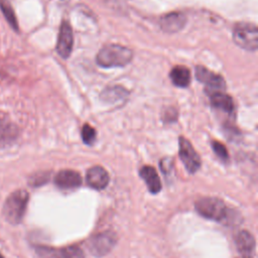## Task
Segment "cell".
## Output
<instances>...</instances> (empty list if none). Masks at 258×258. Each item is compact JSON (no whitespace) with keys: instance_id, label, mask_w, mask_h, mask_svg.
Segmentation results:
<instances>
[{"instance_id":"9c48e42d","label":"cell","mask_w":258,"mask_h":258,"mask_svg":"<svg viewBox=\"0 0 258 258\" xmlns=\"http://www.w3.org/2000/svg\"><path fill=\"white\" fill-rule=\"evenodd\" d=\"M73 44H74V36H73L72 27L68 21H62L59 28V33H58L56 47H55L57 53L63 58L69 57L73 49Z\"/></svg>"},{"instance_id":"603a6c76","label":"cell","mask_w":258,"mask_h":258,"mask_svg":"<svg viewBox=\"0 0 258 258\" xmlns=\"http://www.w3.org/2000/svg\"><path fill=\"white\" fill-rule=\"evenodd\" d=\"M160 168L165 174H168L172 168V160L169 158H164L160 160Z\"/></svg>"},{"instance_id":"7402d4cb","label":"cell","mask_w":258,"mask_h":258,"mask_svg":"<svg viewBox=\"0 0 258 258\" xmlns=\"http://www.w3.org/2000/svg\"><path fill=\"white\" fill-rule=\"evenodd\" d=\"M49 178V173L48 172H37L33 176L30 177L29 183L32 186H40L41 184L45 183Z\"/></svg>"},{"instance_id":"30bf717a","label":"cell","mask_w":258,"mask_h":258,"mask_svg":"<svg viewBox=\"0 0 258 258\" xmlns=\"http://www.w3.org/2000/svg\"><path fill=\"white\" fill-rule=\"evenodd\" d=\"M86 180L90 187L100 190L108 185L110 176L104 167L100 165H95L88 169L86 174Z\"/></svg>"},{"instance_id":"d6986e66","label":"cell","mask_w":258,"mask_h":258,"mask_svg":"<svg viewBox=\"0 0 258 258\" xmlns=\"http://www.w3.org/2000/svg\"><path fill=\"white\" fill-rule=\"evenodd\" d=\"M0 9L3 13V15L5 16L7 22L10 24V26L18 31V23H17V19L14 13V10L10 4V2L8 0H0Z\"/></svg>"},{"instance_id":"6da1fadb","label":"cell","mask_w":258,"mask_h":258,"mask_svg":"<svg viewBox=\"0 0 258 258\" xmlns=\"http://www.w3.org/2000/svg\"><path fill=\"white\" fill-rule=\"evenodd\" d=\"M133 57V52L120 44H106L96 55V62L102 68H120L128 64Z\"/></svg>"},{"instance_id":"5bb4252c","label":"cell","mask_w":258,"mask_h":258,"mask_svg":"<svg viewBox=\"0 0 258 258\" xmlns=\"http://www.w3.org/2000/svg\"><path fill=\"white\" fill-rule=\"evenodd\" d=\"M208 95L210 97L211 104L214 108L228 114H231L234 111L233 99L223 91L208 92Z\"/></svg>"},{"instance_id":"e0dca14e","label":"cell","mask_w":258,"mask_h":258,"mask_svg":"<svg viewBox=\"0 0 258 258\" xmlns=\"http://www.w3.org/2000/svg\"><path fill=\"white\" fill-rule=\"evenodd\" d=\"M169 77L173 85L178 88H185L190 83V72L183 66H175L171 70Z\"/></svg>"},{"instance_id":"4fadbf2b","label":"cell","mask_w":258,"mask_h":258,"mask_svg":"<svg viewBox=\"0 0 258 258\" xmlns=\"http://www.w3.org/2000/svg\"><path fill=\"white\" fill-rule=\"evenodd\" d=\"M185 16L180 12H170L163 15L159 20L160 28L167 33H175L185 25Z\"/></svg>"},{"instance_id":"ba28073f","label":"cell","mask_w":258,"mask_h":258,"mask_svg":"<svg viewBox=\"0 0 258 258\" xmlns=\"http://www.w3.org/2000/svg\"><path fill=\"white\" fill-rule=\"evenodd\" d=\"M196 78L199 82L206 85L207 92L224 91L226 88L224 79L220 75L207 70L205 67L198 66L196 68Z\"/></svg>"},{"instance_id":"3957f363","label":"cell","mask_w":258,"mask_h":258,"mask_svg":"<svg viewBox=\"0 0 258 258\" xmlns=\"http://www.w3.org/2000/svg\"><path fill=\"white\" fill-rule=\"evenodd\" d=\"M196 211L204 218L222 222L228 218V208L224 201L216 197L200 198L195 204Z\"/></svg>"},{"instance_id":"7a4b0ae2","label":"cell","mask_w":258,"mask_h":258,"mask_svg":"<svg viewBox=\"0 0 258 258\" xmlns=\"http://www.w3.org/2000/svg\"><path fill=\"white\" fill-rule=\"evenodd\" d=\"M28 199V192L24 189H17L8 196L3 205L2 214L9 224L17 225L22 221Z\"/></svg>"},{"instance_id":"9a60e30c","label":"cell","mask_w":258,"mask_h":258,"mask_svg":"<svg viewBox=\"0 0 258 258\" xmlns=\"http://www.w3.org/2000/svg\"><path fill=\"white\" fill-rule=\"evenodd\" d=\"M140 177L145 181L148 189L152 194H157L161 189V182L159 175L154 167L150 165H144L139 170Z\"/></svg>"},{"instance_id":"ac0fdd59","label":"cell","mask_w":258,"mask_h":258,"mask_svg":"<svg viewBox=\"0 0 258 258\" xmlns=\"http://www.w3.org/2000/svg\"><path fill=\"white\" fill-rule=\"evenodd\" d=\"M128 96V92L120 86H114V87H109L105 89L102 94L101 98L107 103H116V102H121L125 100Z\"/></svg>"},{"instance_id":"5b68a950","label":"cell","mask_w":258,"mask_h":258,"mask_svg":"<svg viewBox=\"0 0 258 258\" xmlns=\"http://www.w3.org/2000/svg\"><path fill=\"white\" fill-rule=\"evenodd\" d=\"M117 242L116 234L107 231L103 233H99L88 241V249L92 255L95 257H103L111 252Z\"/></svg>"},{"instance_id":"2e32d148","label":"cell","mask_w":258,"mask_h":258,"mask_svg":"<svg viewBox=\"0 0 258 258\" xmlns=\"http://www.w3.org/2000/svg\"><path fill=\"white\" fill-rule=\"evenodd\" d=\"M236 245L238 250L244 254L245 257H249V255L254 252L255 239L248 231H241L236 237Z\"/></svg>"},{"instance_id":"cb8c5ba5","label":"cell","mask_w":258,"mask_h":258,"mask_svg":"<svg viewBox=\"0 0 258 258\" xmlns=\"http://www.w3.org/2000/svg\"><path fill=\"white\" fill-rule=\"evenodd\" d=\"M0 258H4V257L2 256V254H1V253H0Z\"/></svg>"},{"instance_id":"277c9868","label":"cell","mask_w":258,"mask_h":258,"mask_svg":"<svg viewBox=\"0 0 258 258\" xmlns=\"http://www.w3.org/2000/svg\"><path fill=\"white\" fill-rule=\"evenodd\" d=\"M234 42L243 49L255 51L258 48V30L252 23L240 22L233 29Z\"/></svg>"},{"instance_id":"8fae6325","label":"cell","mask_w":258,"mask_h":258,"mask_svg":"<svg viewBox=\"0 0 258 258\" xmlns=\"http://www.w3.org/2000/svg\"><path fill=\"white\" fill-rule=\"evenodd\" d=\"M54 183L61 189H73L82 184V177L76 170L62 169L54 176Z\"/></svg>"},{"instance_id":"44dd1931","label":"cell","mask_w":258,"mask_h":258,"mask_svg":"<svg viewBox=\"0 0 258 258\" xmlns=\"http://www.w3.org/2000/svg\"><path fill=\"white\" fill-rule=\"evenodd\" d=\"M213 146V150L216 153V155L222 160V161H228L229 160V153L228 150L226 148V146L224 144H222L219 141H213L212 143Z\"/></svg>"},{"instance_id":"52a82bcc","label":"cell","mask_w":258,"mask_h":258,"mask_svg":"<svg viewBox=\"0 0 258 258\" xmlns=\"http://www.w3.org/2000/svg\"><path fill=\"white\" fill-rule=\"evenodd\" d=\"M179 157L189 173H195L201 167L200 155L190 142L182 136L179 137Z\"/></svg>"},{"instance_id":"8992f818","label":"cell","mask_w":258,"mask_h":258,"mask_svg":"<svg viewBox=\"0 0 258 258\" xmlns=\"http://www.w3.org/2000/svg\"><path fill=\"white\" fill-rule=\"evenodd\" d=\"M35 251L40 258H85L84 251L77 245L64 248H51L47 246H37Z\"/></svg>"},{"instance_id":"ffe728a7","label":"cell","mask_w":258,"mask_h":258,"mask_svg":"<svg viewBox=\"0 0 258 258\" xmlns=\"http://www.w3.org/2000/svg\"><path fill=\"white\" fill-rule=\"evenodd\" d=\"M82 138H83V141L86 143V144H93L96 140V131L95 129L89 125V124H85L82 128Z\"/></svg>"},{"instance_id":"7c38bea8","label":"cell","mask_w":258,"mask_h":258,"mask_svg":"<svg viewBox=\"0 0 258 258\" xmlns=\"http://www.w3.org/2000/svg\"><path fill=\"white\" fill-rule=\"evenodd\" d=\"M18 136V127L7 118H0V148L12 145Z\"/></svg>"}]
</instances>
